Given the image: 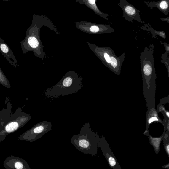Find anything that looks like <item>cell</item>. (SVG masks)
I'll list each match as a JSON object with an SVG mask.
<instances>
[{
    "instance_id": "8fae6325",
    "label": "cell",
    "mask_w": 169,
    "mask_h": 169,
    "mask_svg": "<svg viewBox=\"0 0 169 169\" xmlns=\"http://www.w3.org/2000/svg\"><path fill=\"white\" fill-rule=\"evenodd\" d=\"M109 162L111 165L113 167L116 165V161L114 158L111 157L109 159Z\"/></svg>"
},
{
    "instance_id": "9a60e30c",
    "label": "cell",
    "mask_w": 169,
    "mask_h": 169,
    "mask_svg": "<svg viewBox=\"0 0 169 169\" xmlns=\"http://www.w3.org/2000/svg\"><path fill=\"white\" fill-rule=\"evenodd\" d=\"M167 151L168 154H169V145H168L167 146Z\"/></svg>"
},
{
    "instance_id": "5bb4252c",
    "label": "cell",
    "mask_w": 169,
    "mask_h": 169,
    "mask_svg": "<svg viewBox=\"0 0 169 169\" xmlns=\"http://www.w3.org/2000/svg\"><path fill=\"white\" fill-rule=\"evenodd\" d=\"M158 121V118L155 117H153L150 119L149 120L148 122L150 124L153 122Z\"/></svg>"
},
{
    "instance_id": "7c38bea8",
    "label": "cell",
    "mask_w": 169,
    "mask_h": 169,
    "mask_svg": "<svg viewBox=\"0 0 169 169\" xmlns=\"http://www.w3.org/2000/svg\"><path fill=\"white\" fill-rule=\"evenodd\" d=\"M15 167L16 168L18 169H22L23 168V165L20 162H17L15 164Z\"/></svg>"
},
{
    "instance_id": "9c48e42d",
    "label": "cell",
    "mask_w": 169,
    "mask_h": 169,
    "mask_svg": "<svg viewBox=\"0 0 169 169\" xmlns=\"http://www.w3.org/2000/svg\"><path fill=\"white\" fill-rule=\"evenodd\" d=\"M110 63L111 64L112 66L114 68H115L117 65V61L113 57H111L110 58Z\"/></svg>"
},
{
    "instance_id": "30bf717a",
    "label": "cell",
    "mask_w": 169,
    "mask_h": 169,
    "mask_svg": "<svg viewBox=\"0 0 169 169\" xmlns=\"http://www.w3.org/2000/svg\"><path fill=\"white\" fill-rule=\"evenodd\" d=\"M160 6L162 9H165L168 7L167 2L164 1H162L160 4Z\"/></svg>"
},
{
    "instance_id": "5b68a950",
    "label": "cell",
    "mask_w": 169,
    "mask_h": 169,
    "mask_svg": "<svg viewBox=\"0 0 169 169\" xmlns=\"http://www.w3.org/2000/svg\"><path fill=\"white\" fill-rule=\"evenodd\" d=\"M0 83L7 88H10V85L9 82L6 77L1 68H0Z\"/></svg>"
},
{
    "instance_id": "2e32d148",
    "label": "cell",
    "mask_w": 169,
    "mask_h": 169,
    "mask_svg": "<svg viewBox=\"0 0 169 169\" xmlns=\"http://www.w3.org/2000/svg\"><path fill=\"white\" fill-rule=\"evenodd\" d=\"M166 115H167V116L169 118V113L168 112H167V113H166Z\"/></svg>"
},
{
    "instance_id": "6da1fadb",
    "label": "cell",
    "mask_w": 169,
    "mask_h": 169,
    "mask_svg": "<svg viewBox=\"0 0 169 169\" xmlns=\"http://www.w3.org/2000/svg\"><path fill=\"white\" fill-rule=\"evenodd\" d=\"M82 78L74 71L66 73L59 82L44 92L47 98H57L77 93L83 88Z\"/></svg>"
},
{
    "instance_id": "277c9868",
    "label": "cell",
    "mask_w": 169,
    "mask_h": 169,
    "mask_svg": "<svg viewBox=\"0 0 169 169\" xmlns=\"http://www.w3.org/2000/svg\"><path fill=\"white\" fill-rule=\"evenodd\" d=\"M0 51L1 52L4 56L6 58L7 60L10 64H12L13 63L12 65H13V63L12 61L11 60V59H12L14 60L15 65L16 67L17 66H19L18 63H17L16 58L14 56L13 52L11 51V49L4 42V41L1 39V38H0Z\"/></svg>"
},
{
    "instance_id": "8992f818",
    "label": "cell",
    "mask_w": 169,
    "mask_h": 169,
    "mask_svg": "<svg viewBox=\"0 0 169 169\" xmlns=\"http://www.w3.org/2000/svg\"><path fill=\"white\" fill-rule=\"evenodd\" d=\"M18 127V124L16 122H12L6 127V130L8 132H11L16 130Z\"/></svg>"
},
{
    "instance_id": "4fadbf2b",
    "label": "cell",
    "mask_w": 169,
    "mask_h": 169,
    "mask_svg": "<svg viewBox=\"0 0 169 169\" xmlns=\"http://www.w3.org/2000/svg\"><path fill=\"white\" fill-rule=\"evenodd\" d=\"M104 57L106 62L108 63H110V59L109 55H108L107 54L105 53L104 54Z\"/></svg>"
},
{
    "instance_id": "ba28073f",
    "label": "cell",
    "mask_w": 169,
    "mask_h": 169,
    "mask_svg": "<svg viewBox=\"0 0 169 169\" xmlns=\"http://www.w3.org/2000/svg\"><path fill=\"white\" fill-rule=\"evenodd\" d=\"M126 12L129 15H133L135 13V10L132 7L128 6L126 8Z\"/></svg>"
},
{
    "instance_id": "3957f363",
    "label": "cell",
    "mask_w": 169,
    "mask_h": 169,
    "mask_svg": "<svg viewBox=\"0 0 169 169\" xmlns=\"http://www.w3.org/2000/svg\"><path fill=\"white\" fill-rule=\"evenodd\" d=\"M40 28L36 27L32 28L23 43V52L25 53L29 51H33L35 55L42 60L47 57V55L44 51V47L41 40Z\"/></svg>"
},
{
    "instance_id": "52a82bcc",
    "label": "cell",
    "mask_w": 169,
    "mask_h": 169,
    "mask_svg": "<svg viewBox=\"0 0 169 169\" xmlns=\"http://www.w3.org/2000/svg\"><path fill=\"white\" fill-rule=\"evenodd\" d=\"M144 71L145 75H149L151 74L152 72V68L151 66L148 64L146 65L144 68Z\"/></svg>"
},
{
    "instance_id": "7a4b0ae2",
    "label": "cell",
    "mask_w": 169,
    "mask_h": 169,
    "mask_svg": "<svg viewBox=\"0 0 169 169\" xmlns=\"http://www.w3.org/2000/svg\"><path fill=\"white\" fill-rule=\"evenodd\" d=\"M93 135L88 122L82 128L79 134L73 136L71 140L72 144L77 149L85 154H93Z\"/></svg>"
}]
</instances>
